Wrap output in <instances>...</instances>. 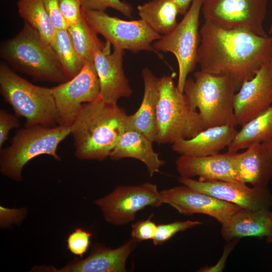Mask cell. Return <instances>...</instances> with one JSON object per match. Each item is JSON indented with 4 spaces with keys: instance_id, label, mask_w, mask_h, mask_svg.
Segmentation results:
<instances>
[{
    "instance_id": "1",
    "label": "cell",
    "mask_w": 272,
    "mask_h": 272,
    "mask_svg": "<svg viewBox=\"0 0 272 272\" xmlns=\"http://www.w3.org/2000/svg\"><path fill=\"white\" fill-rule=\"evenodd\" d=\"M197 62L200 70L230 78L238 90L272 58V37L225 29L205 21L199 30Z\"/></svg>"
},
{
    "instance_id": "2",
    "label": "cell",
    "mask_w": 272,
    "mask_h": 272,
    "mask_svg": "<svg viewBox=\"0 0 272 272\" xmlns=\"http://www.w3.org/2000/svg\"><path fill=\"white\" fill-rule=\"evenodd\" d=\"M127 116L123 108L100 98L84 103L71 126L76 157L99 161L109 157L126 130Z\"/></svg>"
},
{
    "instance_id": "3",
    "label": "cell",
    "mask_w": 272,
    "mask_h": 272,
    "mask_svg": "<svg viewBox=\"0 0 272 272\" xmlns=\"http://www.w3.org/2000/svg\"><path fill=\"white\" fill-rule=\"evenodd\" d=\"M0 55L14 71L35 81L61 84L69 80L51 45L26 22L18 34L1 43Z\"/></svg>"
},
{
    "instance_id": "4",
    "label": "cell",
    "mask_w": 272,
    "mask_h": 272,
    "mask_svg": "<svg viewBox=\"0 0 272 272\" xmlns=\"http://www.w3.org/2000/svg\"><path fill=\"white\" fill-rule=\"evenodd\" d=\"M187 78L183 88L191 106L197 108L205 129L222 125L235 126L234 99L238 90L229 77L201 70Z\"/></svg>"
},
{
    "instance_id": "5",
    "label": "cell",
    "mask_w": 272,
    "mask_h": 272,
    "mask_svg": "<svg viewBox=\"0 0 272 272\" xmlns=\"http://www.w3.org/2000/svg\"><path fill=\"white\" fill-rule=\"evenodd\" d=\"M0 92L26 126L53 127L58 115L51 88L35 85L19 76L4 60L0 63Z\"/></svg>"
},
{
    "instance_id": "6",
    "label": "cell",
    "mask_w": 272,
    "mask_h": 272,
    "mask_svg": "<svg viewBox=\"0 0 272 272\" xmlns=\"http://www.w3.org/2000/svg\"><path fill=\"white\" fill-rule=\"evenodd\" d=\"M71 133V126L49 127L36 125L19 128L11 145L0 149V172L11 180L20 182L22 171L31 160L41 155H48L56 161L58 146Z\"/></svg>"
},
{
    "instance_id": "7",
    "label": "cell",
    "mask_w": 272,
    "mask_h": 272,
    "mask_svg": "<svg viewBox=\"0 0 272 272\" xmlns=\"http://www.w3.org/2000/svg\"><path fill=\"white\" fill-rule=\"evenodd\" d=\"M155 142L171 144L189 139L205 129L198 112L175 86L172 75L159 78Z\"/></svg>"
},
{
    "instance_id": "8",
    "label": "cell",
    "mask_w": 272,
    "mask_h": 272,
    "mask_svg": "<svg viewBox=\"0 0 272 272\" xmlns=\"http://www.w3.org/2000/svg\"><path fill=\"white\" fill-rule=\"evenodd\" d=\"M83 15L92 28L113 47L133 53L148 51L162 57L152 43L162 37L142 19L125 21L99 11L82 8Z\"/></svg>"
},
{
    "instance_id": "9",
    "label": "cell",
    "mask_w": 272,
    "mask_h": 272,
    "mask_svg": "<svg viewBox=\"0 0 272 272\" xmlns=\"http://www.w3.org/2000/svg\"><path fill=\"white\" fill-rule=\"evenodd\" d=\"M204 1L193 0L176 28L153 44L157 51L170 52L175 55L179 69L177 87L182 93L188 75L198 63L197 52L200 41L199 17Z\"/></svg>"
},
{
    "instance_id": "10",
    "label": "cell",
    "mask_w": 272,
    "mask_h": 272,
    "mask_svg": "<svg viewBox=\"0 0 272 272\" xmlns=\"http://www.w3.org/2000/svg\"><path fill=\"white\" fill-rule=\"evenodd\" d=\"M94 202L105 220L115 226H123L133 221L136 214L146 207H159L164 203L157 185L149 182L118 185Z\"/></svg>"
},
{
    "instance_id": "11",
    "label": "cell",
    "mask_w": 272,
    "mask_h": 272,
    "mask_svg": "<svg viewBox=\"0 0 272 272\" xmlns=\"http://www.w3.org/2000/svg\"><path fill=\"white\" fill-rule=\"evenodd\" d=\"M267 0H205V21L225 29H245L269 36L263 28Z\"/></svg>"
},
{
    "instance_id": "12",
    "label": "cell",
    "mask_w": 272,
    "mask_h": 272,
    "mask_svg": "<svg viewBox=\"0 0 272 272\" xmlns=\"http://www.w3.org/2000/svg\"><path fill=\"white\" fill-rule=\"evenodd\" d=\"M51 90L58 124L71 126L84 103L100 98V83L94 62L85 63L78 75Z\"/></svg>"
},
{
    "instance_id": "13",
    "label": "cell",
    "mask_w": 272,
    "mask_h": 272,
    "mask_svg": "<svg viewBox=\"0 0 272 272\" xmlns=\"http://www.w3.org/2000/svg\"><path fill=\"white\" fill-rule=\"evenodd\" d=\"M164 203L174 208L180 214L207 215L215 218L222 225L243 209L211 195L198 192L182 184L161 191Z\"/></svg>"
},
{
    "instance_id": "14",
    "label": "cell",
    "mask_w": 272,
    "mask_h": 272,
    "mask_svg": "<svg viewBox=\"0 0 272 272\" xmlns=\"http://www.w3.org/2000/svg\"><path fill=\"white\" fill-rule=\"evenodd\" d=\"M137 243L130 238L116 248L95 243L85 258H76L60 268L50 265L34 266L31 271L125 272L126 261L135 248Z\"/></svg>"
},
{
    "instance_id": "15",
    "label": "cell",
    "mask_w": 272,
    "mask_h": 272,
    "mask_svg": "<svg viewBox=\"0 0 272 272\" xmlns=\"http://www.w3.org/2000/svg\"><path fill=\"white\" fill-rule=\"evenodd\" d=\"M179 182L195 191L245 209H268L272 202V196L267 188L249 187L239 182L201 181L182 177L179 178Z\"/></svg>"
},
{
    "instance_id": "16",
    "label": "cell",
    "mask_w": 272,
    "mask_h": 272,
    "mask_svg": "<svg viewBox=\"0 0 272 272\" xmlns=\"http://www.w3.org/2000/svg\"><path fill=\"white\" fill-rule=\"evenodd\" d=\"M272 105V58L236 93L234 110L237 125L242 126Z\"/></svg>"
},
{
    "instance_id": "17",
    "label": "cell",
    "mask_w": 272,
    "mask_h": 272,
    "mask_svg": "<svg viewBox=\"0 0 272 272\" xmlns=\"http://www.w3.org/2000/svg\"><path fill=\"white\" fill-rule=\"evenodd\" d=\"M110 44L97 50L94 56V63L99 79L100 98L103 101L117 104L119 99L129 97L132 93L122 66L124 50L113 47L110 53Z\"/></svg>"
},
{
    "instance_id": "18",
    "label": "cell",
    "mask_w": 272,
    "mask_h": 272,
    "mask_svg": "<svg viewBox=\"0 0 272 272\" xmlns=\"http://www.w3.org/2000/svg\"><path fill=\"white\" fill-rule=\"evenodd\" d=\"M235 153L227 152L201 157L181 155L176 160V170L181 177L198 176V180L201 181L238 182Z\"/></svg>"
},
{
    "instance_id": "19",
    "label": "cell",
    "mask_w": 272,
    "mask_h": 272,
    "mask_svg": "<svg viewBox=\"0 0 272 272\" xmlns=\"http://www.w3.org/2000/svg\"><path fill=\"white\" fill-rule=\"evenodd\" d=\"M142 77L144 86L142 101L135 113L127 116L126 130L138 131L155 142L159 78L148 67L143 69Z\"/></svg>"
},
{
    "instance_id": "20",
    "label": "cell",
    "mask_w": 272,
    "mask_h": 272,
    "mask_svg": "<svg viewBox=\"0 0 272 272\" xmlns=\"http://www.w3.org/2000/svg\"><path fill=\"white\" fill-rule=\"evenodd\" d=\"M241 153H235V163L238 182L253 187L267 188L272 177V155L261 143L250 145Z\"/></svg>"
},
{
    "instance_id": "21",
    "label": "cell",
    "mask_w": 272,
    "mask_h": 272,
    "mask_svg": "<svg viewBox=\"0 0 272 272\" xmlns=\"http://www.w3.org/2000/svg\"><path fill=\"white\" fill-rule=\"evenodd\" d=\"M221 233L228 242L246 237L272 238V212L243 208L222 225Z\"/></svg>"
},
{
    "instance_id": "22",
    "label": "cell",
    "mask_w": 272,
    "mask_h": 272,
    "mask_svg": "<svg viewBox=\"0 0 272 272\" xmlns=\"http://www.w3.org/2000/svg\"><path fill=\"white\" fill-rule=\"evenodd\" d=\"M238 131L227 125L205 129L194 137L179 140L172 144V150L181 155L207 156L219 153L228 147Z\"/></svg>"
},
{
    "instance_id": "23",
    "label": "cell",
    "mask_w": 272,
    "mask_h": 272,
    "mask_svg": "<svg viewBox=\"0 0 272 272\" xmlns=\"http://www.w3.org/2000/svg\"><path fill=\"white\" fill-rule=\"evenodd\" d=\"M153 142L142 133L126 130L120 136L109 157L113 161L130 158L142 162L152 177L164 165V160L159 158L153 147Z\"/></svg>"
},
{
    "instance_id": "24",
    "label": "cell",
    "mask_w": 272,
    "mask_h": 272,
    "mask_svg": "<svg viewBox=\"0 0 272 272\" xmlns=\"http://www.w3.org/2000/svg\"><path fill=\"white\" fill-rule=\"evenodd\" d=\"M138 10L141 19L160 34L170 33L178 24L179 9L172 0H152L139 5Z\"/></svg>"
},
{
    "instance_id": "25",
    "label": "cell",
    "mask_w": 272,
    "mask_h": 272,
    "mask_svg": "<svg viewBox=\"0 0 272 272\" xmlns=\"http://www.w3.org/2000/svg\"><path fill=\"white\" fill-rule=\"evenodd\" d=\"M228 147L231 153L272 139V105L245 123Z\"/></svg>"
},
{
    "instance_id": "26",
    "label": "cell",
    "mask_w": 272,
    "mask_h": 272,
    "mask_svg": "<svg viewBox=\"0 0 272 272\" xmlns=\"http://www.w3.org/2000/svg\"><path fill=\"white\" fill-rule=\"evenodd\" d=\"M20 16L40 34L47 43H50L56 29L45 9L42 0H18Z\"/></svg>"
},
{
    "instance_id": "27",
    "label": "cell",
    "mask_w": 272,
    "mask_h": 272,
    "mask_svg": "<svg viewBox=\"0 0 272 272\" xmlns=\"http://www.w3.org/2000/svg\"><path fill=\"white\" fill-rule=\"evenodd\" d=\"M67 29L75 48L84 63L94 62L95 52L103 48L106 43L99 39L97 33L87 22L83 15L78 23L68 27Z\"/></svg>"
},
{
    "instance_id": "28",
    "label": "cell",
    "mask_w": 272,
    "mask_h": 272,
    "mask_svg": "<svg viewBox=\"0 0 272 272\" xmlns=\"http://www.w3.org/2000/svg\"><path fill=\"white\" fill-rule=\"evenodd\" d=\"M50 45L69 80L78 75L85 63L77 53L67 29L56 30Z\"/></svg>"
},
{
    "instance_id": "29",
    "label": "cell",
    "mask_w": 272,
    "mask_h": 272,
    "mask_svg": "<svg viewBox=\"0 0 272 272\" xmlns=\"http://www.w3.org/2000/svg\"><path fill=\"white\" fill-rule=\"evenodd\" d=\"M202 224V222L199 221L186 220L158 225L153 242L155 246L161 245L178 232L185 231Z\"/></svg>"
},
{
    "instance_id": "30",
    "label": "cell",
    "mask_w": 272,
    "mask_h": 272,
    "mask_svg": "<svg viewBox=\"0 0 272 272\" xmlns=\"http://www.w3.org/2000/svg\"><path fill=\"white\" fill-rule=\"evenodd\" d=\"M82 8L99 11H105L107 8H111L129 18L133 10L131 5L120 0H82Z\"/></svg>"
},
{
    "instance_id": "31",
    "label": "cell",
    "mask_w": 272,
    "mask_h": 272,
    "mask_svg": "<svg viewBox=\"0 0 272 272\" xmlns=\"http://www.w3.org/2000/svg\"><path fill=\"white\" fill-rule=\"evenodd\" d=\"M92 234L81 228L76 229L66 240L67 248L70 252L82 258L88 248Z\"/></svg>"
},
{
    "instance_id": "32",
    "label": "cell",
    "mask_w": 272,
    "mask_h": 272,
    "mask_svg": "<svg viewBox=\"0 0 272 272\" xmlns=\"http://www.w3.org/2000/svg\"><path fill=\"white\" fill-rule=\"evenodd\" d=\"M153 214L146 220H140L132 225L131 238L137 242L153 240L156 235L157 225L152 220Z\"/></svg>"
},
{
    "instance_id": "33",
    "label": "cell",
    "mask_w": 272,
    "mask_h": 272,
    "mask_svg": "<svg viewBox=\"0 0 272 272\" xmlns=\"http://www.w3.org/2000/svg\"><path fill=\"white\" fill-rule=\"evenodd\" d=\"M59 5L67 27L82 20V0H59Z\"/></svg>"
},
{
    "instance_id": "34",
    "label": "cell",
    "mask_w": 272,
    "mask_h": 272,
    "mask_svg": "<svg viewBox=\"0 0 272 272\" xmlns=\"http://www.w3.org/2000/svg\"><path fill=\"white\" fill-rule=\"evenodd\" d=\"M28 213L26 208L9 209L0 206V226L7 228L15 224L21 223Z\"/></svg>"
},
{
    "instance_id": "35",
    "label": "cell",
    "mask_w": 272,
    "mask_h": 272,
    "mask_svg": "<svg viewBox=\"0 0 272 272\" xmlns=\"http://www.w3.org/2000/svg\"><path fill=\"white\" fill-rule=\"evenodd\" d=\"M20 126L18 117L8 113L4 109H0V149L8 139L10 131Z\"/></svg>"
},
{
    "instance_id": "36",
    "label": "cell",
    "mask_w": 272,
    "mask_h": 272,
    "mask_svg": "<svg viewBox=\"0 0 272 272\" xmlns=\"http://www.w3.org/2000/svg\"><path fill=\"white\" fill-rule=\"evenodd\" d=\"M42 1L55 29H67V25L60 10L59 0H42Z\"/></svg>"
},
{
    "instance_id": "37",
    "label": "cell",
    "mask_w": 272,
    "mask_h": 272,
    "mask_svg": "<svg viewBox=\"0 0 272 272\" xmlns=\"http://www.w3.org/2000/svg\"><path fill=\"white\" fill-rule=\"evenodd\" d=\"M238 239H234L230 241L231 242H229V244L225 247V250L224 251L222 258L218 261V263L214 266L208 267L205 266L201 268L199 271H222L223 268L224 266L222 264V261L223 259L226 260L227 257L231 250L233 248L236 244L237 243Z\"/></svg>"
},
{
    "instance_id": "38",
    "label": "cell",
    "mask_w": 272,
    "mask_h": 272,
    "mask_svg": "<svg viewBox=\"0 0 272 272\" xmlns=\"http://www.w3.org/2000/svg\"><path fill=\"white\" fill-rule=\"evenodd\" d=\"M177 6L179 14L184 15L189 9L193 0H172Z\"/></svg>"
},
{
    "instance_id": "39",
    "label": "cell",
    "mask_w": 272,
    "mask_h": 272,
    "mask_svg": "<svg viewBox=\"0 0 272 272\" xmlns=\"http://www.w3.org/2000/svg\"><path fill=\"white\" fill-rule=\"evenodd\" d=\"M264 148L272 155V139L261 143Z\"/></svg>"
},
{
    "instance_id": "40",
    "label": "cell",
    "mask_w": 272,
    "mask_h": 272,
    "mask_svg": "<svg viewBox=\"0 0 272 272\" xmlns=\"http://www.w3.org/2000/svg\"><path fill=\"white\" fill-rule=\"evenodd\" d=\"M268 34H272V23L269 27V31H268Z\"/></svg>"
},
{
    "instance_id": "41",
    "label": "cell",
    "mask_w": 272,
    "mask_h": 272,
    "mask_svg": "<svg viewBox=\"0 0 272 272\" xmlns=\"http://www.w3.org/2000/svg\"><path fill=\"white\" fill-rule=\"evenodd\" d=\"M266 241L269 243L272 242V238H266Z\"/></svg>"
}]
</instances>
